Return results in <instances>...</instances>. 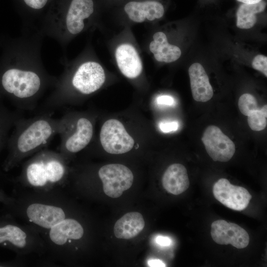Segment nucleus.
Masks as SVG:
<instances>
[{"mask_svg": "<svg viewBox=\"0 0 267 267\" xmlns=\"http://www.w3.org/2000/svg\"><path fill=\"white\" fill-rule=\"evenodd\" d=\"M42 35L24 36L15 42L11 62L0 68V96L17 110L34 111L45 91L57 78L49 74L41 56Z\"/></svg>", "mask_w": 267, "mask_h": 267, "instance_id": "1", "label": "nucleus"}, {"mask_svg": "<svg viewBox=\"0 0 267 267\" xmlns=\"http://www.w3.org/2000/svg\"><path fill=\"white\" fill-rule=\"evenodd\" d=\"M66 114L57 119L49 113L22 117L9 136L6 146L8 154L3 164L5 171L20 165L26 158L43 149L65 127Z\"/></svg>", "mask_w": 267, "mask_h": 267, "instance_id": "2", "label": "nucleus"}, {"mask_svg": "<svg viewBox=\"0 0 267 267\" xmlns=\"http://www.w3.org/2000/svg\"><path fill=\"white\" fill-rule=\"evenodd\" d=\"M12 203L21 221L35 227L40 234L72 215L71 203L62 188L45 192L28 190Z\"/></svg>", "mask_w": 267, "mask_h": 267, "instance_id": "3", "label": "nucleus"}, {"mask_svg": "<svg viewBox=\"0 0 267 267\" xmlns=\"http://www.w3.org/2000/svg\"><path fill=\"white\" fill-rule=\"evenodd\" d=\"M69 172L67 162L59 152L44 148L23 163L16 181L29 190L45 192L62 188Z\"/></svg>", "mask_w": 267, "mask_h": 267, "instance_id": "4", "label": "nucleus"}, {"mask_svg": "<svg viewBox=\"0 0 267 267\" xmlns=\"http://www.w3.org/2000/svg\"><path fill=\"white\" fill-rule=\"evenodd\" d=\"M64 65L63 73L57 78L49 94L51 101L58 107L71 103L75 92L87 95L95 92L105 82L104 69L97 62H83L73 71Z\"/></svg>", "mask_w": 267, "mask_h": 267, "instance_id": "5", "label": "nucleus"}, {"mask_svg": "<svg viewBox=\"0 0 267 267\" xmlns=\"http://www.w3.org/2000/svg\"><path fill=\"white\" fill-rule=\"evenodd\" d=\"M93 11V0H71L63 11L45 17L39 32L53 38L62 47L72 37L84 31L86 21Z\"/></svg>", "mask_w": 267, "mask_h": 267, "instance_id": "6", "label": "nucleus"}, {"mask_svg": "<svg viewBox=\"0 0 267 267\" xmlns=\"http://www.w3.org/2000/svg\"><path fill=\"white\" fill-rule=\"evenodd\" d=\"M86 234L84 225L72 215L41 233L48 258L60 263H69L78 251V243Z\"/></svg>", "mask_w": 267, "mask_h": 267, "instance_id": "7", "label": "nucleus"}, {"mask_svg": "<svg viewBox=\"0 0 267 267\" xmlns=\"http://www.w3.org/2000/svg\"><path fill=\"white\" fill-rule=\"evenodd\" d=\"M0 245L8 246L21 257L45 253V244L35 227L24 223L6 222L0 224Z\"/></svg>", "mask_w": 267, "mask_h": 267, "instance_id": "8", "label": "nucleus"}, {"mask_svg": "<svg viewBox=\"0 0 267 267\" xmlns=\"http://www.w3.org/2000/svg\"><path fill=\"white\" fill-rule=\"evenodd\" d=\"M67 122L59 134L60 143L59 152L68 163L71 155L85 148L91 141L93 134V124L85 116L75 117L67 113Z\"/></svg>", "mask_w": 267, "mask_h": 267, "instance_id": "9", "label": "nucleus"}, {"mask_svg": "<svg viewBox=\"0 0 267 267\" xmlns=\"http://www.w3.org/2000/svg\"><path fill=\"white\" fill-rule=\"evenodd\" d=\"M98 176L102 181L104 193L111 198H118L133 184L134 176L124 165L111 164L101 167Z\"/></svg>", "mask_w": 267, "mask_h": 267, "instance_id": "10", "label": "nucleus"}, {"mask_svg": "<svg viewBox=\"0 0 267 267\" xmlns=\"http://www.w3.org/2000/svg\"><path fill=\"white\" fill-rule=\"evenodd\" d=\"M100 141L104 150L113 154L128 152L134 145V140L122 123L114 119H109L103 124L100 132Z\"/></svg>", "mask_w": 267, "mask_h": 267, "instance_id": "11", "label": "nucleus"}, {"mask_svg": "<svg viewBox=\"0 0 267 267\" xmlns=\"http://www.w3.org/2000/svg\"><path fill=\"white\" fill-rule=\"evenodd\" d=\"M201 139L207 153L214 161L227 162L235 153L233 142L216 126H209Z\"/></svg>", "mask_w": 267, "mask_h": 267, "instance_id": "12", "label": "nucleus"}, {"mask_svg": "<svg viewBox=\"0 0 267 267\" xmlns=\"http://www.w3.org/2000/svg\"><path fill=\"white\" fill-rule=\"evenodd\" d=\"M215 198L227 208L242 211L248 206L252 195L245 188L233 185L224 178L219 179L213 185Z\"/></svg>", "mask_w": 267, "mask_h": 267, "instance_id": "13", "label": "nucleus"}, {"mask_svg": "<svg viewBox=\"0 0 267 267\" xmlns=\"http://www.w3.org/2000/svg\"><path fill=\"white\" fill-rule=\"evenodd\" d=\"M211 237L220 245L231 244L237 249L246 247L250 241L247 232L239 225L219 220L211 224Z\"/></svg>", "mask_w": 267, "mask_h": 267, "instance_id": "14", "label": "nucleus"}, {"mask_svg": "<svg viewBox=\"0 0 267 267\" xmlns=\"http://www.w3.org/2000/svg\"><path fill=\"white\" fill-rule=\"evenodd\" d=\"M115 58L119 69L126 77H137L142 70L141 59L135 48L131 44L119 45L115 51Z\"/></svg>", "mask_w": 267, "mask_h": 267, "instance_id": "15", "label": "nucleus"}, {"mask_svg": "<svg viewBox=\"0 0 267 267\" xmlns=\"http://www.w3.org/2000/svg\"><path fill=\"white\" fill-rule=\"evenodd\" d=\"M124 10L130 20L137 23L159 19L164 13L163 5L155 0L130 1L125 5Z\"/></svg>", "mask_w": 267, "mask_h": 267, "instance_id": "16", "label": "nucleus"}, {"mask_svg": "<svg viewBox=\"0 0 267 267\" xmlns=\"http://www.w3.org/2000/svg\"><path fill=\"white\" fill-rule=\"evenodd\" d=\"M190 87L194 99L198 102H207L213 95V89L203 66L199 63H194L188 69Z\"/></svg>", "mask_w": 267, "mask_h": 267, "instance_id": "17", "label": "nucleus"}, {"mask_svg": "<svg viewBox=\"0 0 267 267\" xmlns=\"http://www.w3.org/2000/svg\"><path fill=\"white\" fill-rule=\"evenodd\" d=\"M164 189L169 193L178 195L188 189L189 180L185 167L182 164L175 163L169 166L162 179Z\"/></svg>", "mask_w": 267, "mask_h": 267, "instance_id": "18", "label": "nucleus"}, {"mask_svg": "<svg viewBox=\"0 0 267 267\" xmlns=\"http://www.w3.org/2000/svg\"><path fill=\"white\" fill-rule=\"evenodd\" d=\"M145 222L142 215L138 212L125 214L115 223V236L120 239H129L136 236L143 229Z\"/></svg>", "mask_w": 267, "mask_h": 267, "instance_id": "19", "label": "nucleus"}, {"mask_svg": "<svg viewBox=\"0 0 267 267\" xmlns=\"http://www.w3.org/2000/svg\"><path fill=\"white\" fill-rule=\"evenodd\" d=\"M153 39L149 44V49L157 61L171 63L180 57L181 54L180 49L175 45L169 44L164 33H155Z\"/></svg>", "mask_w": 267, "mask_h": 267, "instance_id": "20", "label": "nucleus"}, {"mask_svg": "<svg viewBox=\"0 0 267 267\" xmlns=\"http://www.w3.org/2000/svg\"><path fill=\"white\" fill-rule=\"evenodd\" d=\"M23 116L21 111L9 109L0 96V152L6 146L10 131Z\"/></svg>", "mask_w": 267, "mask_h": 267, "instance_id": "21", "label": "nucleus"}, {"mask_svg": "<svg viewBox=\"0 0 267 267\" xmlns=\"http://www.w3.org/2000/svg\"><path fill=\"white\" fill-rule=\"evenodd\" d=\"M267 2L264 0L252 4H241L236 12L237 27L243 29L253 27L257 22L256 14L264 11Z\"/></svg>", "mask_w": 267, "mask_h": 267, "instance_id": "22", "label": "nucleus"}, {"mask_svg": "<svg viewBox=\"0 0 267 267\" xmlns=\"http://www.w3.org/2000/svg\"><path fill=\"white\" fill-rule=\"evenodd\" d=\"M248 124L251 130L261 131L267 125V105L254 110L248 116Z\"/></svg>", "mask_w": 267, "mask_h": 267, "instance_id": "23", "label": "nucleus"}, {"mask_svg": "<svg viewBox=\"0 0 267 267\" xmlns=\"http://www.w3.org/2000/svg\"><path fill=\"white\" fill-rule=\"evenodd\" d=\"M241 113L248 116L251 112L259 109L256 98L250 93H244L240 96L238 102Z\"/></svg>", "mask_w": 267, "mask_h": 267, "instance_id": "24", "label": "nucleus"}, {"mask_svg": "<svg viewBox=\"0 0 267 267\" xmlns=\"http://www.w3.org/2000/svg\"><path fill=\"white\" fill-rule=\"evenodd\" d=\"M252 65L253 68L262 72L267 77V57L264 55H256L253 60Z\"/></svg>", "mask_w": 267, "mask_h": 267, "instance_id": "25", "label": "nucleus"}, {"mask_svg": "<svg viewBox=\"0 0 267 267\" xmlns=\"http://www.w3.org/2000/svg\"><path fill=\"white\" fill-rule=\"evenodd\" d=\"M31 10L39 11L45 7L49 0H22Z\"/></svg>", "mask_w": 267, "mask_h": 267, "instance_id": "26", "label": "nucleus"}, {"mask_svg": "<svg viewBox=\"0 0 267 267\" xmlns=\"http://www.w3.org/2000/svg\"><path fill=\"white\" fill-rule=\"evenodd\" d=\"M159 126L163 133H169L177 131L178 128V124L176 121L162 122Z\"/></svg>", "mask_w": 267, "mask_h": 267, "instance_id": "27", "label": "nucleus"}, {"mask_svg": "<svg viewBox=\"0 0 267 267\" xmlns=\"http://www.w3.org/2000/svg\"><path fill=\"white\" fill-rule=\"evenodd\" d=\"M157 102L159 104L173 105L175 103L174 99L169 95H161L157 97Z\"/></svg>", "mask_w": 267, "mask_h": 267, "instance_id": "28", "label": "nucleus"}, {"mask_svg": "<svg viewBox=\"0 0 267 267\" xmlns=\"http://www.w3.org/2000/svg\"><path fill=\"white\" fill-rule=\"evenodd\" d=\"M156 243L162 246H169L172 243L171 239L168 237L158 236L156 238Z\"/></svg>", "mask_w": 267, "mask_h": 267, "instance_id": "29", "label": "nucleus"}, {"mask_svg": "<svg viewBox=\"0 0 267 267\" xmlns=\"http://www.w3.org/2000/svg\"><path fill=\"white\" fill-rule=\"evenodd\" d=\"M148 265L151 267H164L165 264L161 260L154 259L148 261Z\"/></svg>", "mask_w": 267, "mask_h": 267, "instance_id": "30", "label": "nucleus"}, {"mask_svg": "<svg viewBox=\"0 0 267 267\" xmlns=\"http://www.w3.org/2000/svg\"><path fill=\"white\" fill-rule=\"evenodd\" d=\"M238 1L241 2L243 3L252 4L259 2L263 0H237Z\"/></svg>", "mask_w": 267, "mask_h": 267, "instance_id": "31", "label": "nucleus"}]
</instances>
